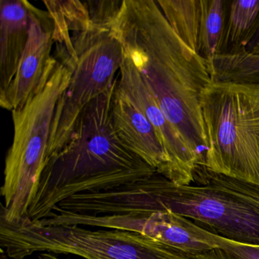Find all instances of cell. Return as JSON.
Wrapping results in <instances>:
<instances>
[{"label":"cell","mask_w":259,"mask_h":259,"mask_svg":"<svg viewBox=\"0 0 259 259\" xmlns=\"http://www.w3.org/2000/svg\"><path fill=\"white\" fill-rule=\"evenodd\" d=\"M110 29L169 122L204 161L201 95L212 82L207 63L172 29L154 0H124Z\"/></svg>","instance_id":"1"},{"label":"cell","mask_w":259,"mask_h":259,"mask_svg":"<svg viewBox=\"0 0 259 259\" xmlns=\"http://www.w3.org/2000/svg\"><path fill=\"white\" fill-rule=\"evenodd\" d=\"M117 79L87 106L67 145L48 160L28 209L31 221L46 218L73 195L104 192L157 172L116 134L111 103Z\"/></svg>","instance_id":"2"},{"label":"cell","mask_w":259,"mask_h":259,"mask_svg":"<svg viewBox=\"0 0 259 259\" xmlns=\"http://www.w3.org/2000/svg\"><path fill=\"white\" fill-rule=\"evenodd\" d=\"M55 59V58H54ZM71 70L57 59L25 105L12 112L14 137L6 157L1 219L16 223L28 214L48 159L56 107Z\"/></svg>","instance_id":"3"},{"label":"cell","mask_w":259,"mask_h":259,"mask_svg":"<svg viewBox=\"0 0 259 259\" xmlns=\"http://www.w3.org/2000/svg\"><path fill=\"white\" fill-rule=\"evenodd\" d=\"M160 212L192 220L207 231L259 245V186L198 164L193 183L177 185L159 175Z\"/></svg>","instance_id":"4"},{"label":"cell","mask_w":259,"mask_h":259,"mask_svg":"<svg viewBox=\"0 0 259 259\" xmlns=\"http://www.w3.org/2000/svg\"><path fill=\"white\" fill-rule=\"evenodd\" d=\"M202 165L259 186V86L211 82L201 95Z\"/></svg>","instance_id":"5"},{"label":"cell","mask_w":259,"mask_h":259,"mask_svg":"<svg viewBox=\"0 0 259 259\" xmlns=\"http://www.w3.org/2000/svg\"><path fill=\"white\" fill-rule=\"evenodd\" d=\"M0 246L13 259L42 252L84 259H198L196 254L133 232L78 225L42 226L27 216L16 223L0 220Z\"/></svg>","instance_id":"6"},{"label":"cell","mask_w":259,"mask_h":259,"mask_svg":"<svg viewBox=\"0 0 259 259\" xmlns=\"http://www.w3.org/2000/svg\"><path fill=\"white\" fill-rule=\"evenodd\" d=\"M70 38V49L55 47L53 54L67 65L71 77L56 107L48 162L67 145L87 106L113 87L125 58L123 48L110 28L94 25L72 33Z\"/></svg>","instance_id":"7"},{"label":"cell","mask_w":259,"mask_h":259,"mask_svg":"<svg viewBox=\"0 0 259 259\" xmlns=\"http://www.w3.org/2000/svg\"><path fill=\"white\" fill-rule=\"evenodd\" d=\"M117 81L118 85L134 101L152 124L170 162L174 183L177 185L193 183L194 169L197 165L202 163V160L169 122L147 87L140 72L125 54Z\"/></svg>","instance_id":"8"},{"label":"cell","mask_w":259,"mask_h":259,"mask_svg":"<svg viewBox=\"0 0 259 259\" xmlns=\"http://www.w3.org/2000/svg\"><path fill=\"white\" fill-rule=\"evenodd\" d=\"M29 37L16 75L0 95V105L13 112L25 105L36 92L54 63V24L48 12L30 3Z\"/></svg>","instance_id":"9"},{"label":"cell","mask_w":259,"mask_h":259,"mask_svg":"<svg viewBox=\"0 0 259 259\" xmlns=\"http://www.w3.org/2000/svg\"><path fill=\"white\" fill-rule=\"evenodd\" d=\"M111 115L113 126L121 142L158 174L174 183L170 162L152 124L134 101L118 85V81L112 98Z\"/></svg>","instance_id":"10"},{"label":"cell","mask_w":259,"mask_h":259,"mask_svg":"<svg viewBox=\"0 0 259 259\" xmlns=\"http://www.w3.org/2000/svg\"><path fill=\"white\" fill-rule=\"evenodd\" d=\"M30 2L0 1V95L16 75L29 37Z\"/></svg>","instance_id":"11"},{"label":"cell","mask_w":259,"mask_h":259,"mask_svg":"<svg viewBox=\"0 0 259 259\" xmlns=\"http://www.w3.org/2000/svg\"><path fill=\"white\" fill-rule=\"evenodd\" d=\"M259 26V0H233L220 55L244 52Z\"/></svg>","instance_id":"12"},{"label":"cell","mask_w":259,"mask_h":259,"mask_svg":"<svg viewBox=\"0 0 259 259\" xmlns=\"http://www.w3.org/2000/svg\"><path fill=\"white\" fill-rule=\"evenodd\" d=\"M230 2L201 0V26L196 54L205 62L221 54Z\"/></svg>","instance_id":"13"},{"label":"cell","mask_w":259,"mask_h":259,"mask_svg":"<svg viewBox=\"0 0 259 259\" xmlns=\"http://www.w3.org/2000/svg\"><path fill=\"white\" fill-rule=\"evenodd\" d=\"M206 63L212 82L259 86V55L244 51L216 56Z\"/></svg>","instance_id":"14"},{"label":"cell","mask_w":259,"mask_h":259,"mask_svg":"<svg viewBox=\"0 0 259 259\" xmlns=\"http://www.w3.org/2000/svg\"><path fill=\"white\" fill-rule=\"evenodd\" d=\"M156 2L177 36L196 53L201 26V0H158Z\"/></svg>","instance_id":"15"},{"label":"cell","mask_w":259,"mask_h":259,"mask_svg":"<svg viewBox=\"0 0 259 259\" xmlns=\"http://www.w3.org/2000/svg\"><path fill=\"white\" fill-rule=\"evenodd\" d=\"M54 24L55 44L70 39V34L84 31L94 26L86 1H44Z\"/></svg>","instance_id":"16"},{"label":"cell","mask_w":259,"mask_h":259,"mask_svg":"<svg viewBox=\"0 0 259 259\" xmlns=\"http://www.w3.org/2000/svg\"><path fill=\"white\" fill-rule=\"evenodd\" d=\"M124 0L86 1L93 25L100 28H110Z\"/></svg>","instance_id":"17"},{"label":"cell","mask_w":259,"mask_h":259,"mask_svg":"<svg viewBox=\"0 0 259 259\" xmlns=\"http://www.w3.org/2000/svg\"><path fill=\"white\" fill-rule=\"evenodd\" d=\"M209 238L216 248H221L238 259H259V245L242 243L209 232Z\"/></svg>","instance_id":"18"},{"label":"cell","mask_w":259,"mask_h":259,"mask_svg":"<svg viewBox=\"0 0 259 259\" xmlns=\"http://www.w3.org/2000/svg\"><path fill=\"white\" fill-rule=\"evenodd\" d=\"M198 259H238L230 253L221 249L215 248L211 251L203 254H198Z\"/></svg>","instance_id":"19"},{"label":"cell","mask_w":259,"mask_h":259,"mask_svg":"<svg viewBox=\"0 0 259 259\" xmlns=\"http://www.w3.org/2000/svg\"><path fill=\"white\" fill-rule=\"evenodd\" d=\"M245 52L248 54L259 55V26L256 31L255 34L251 39L245 50Z\"/></svg>","instance_id":"20"},{"label":"cell","mask_w":259,"mask_h":259,"mask_svg":"<svg viewBox=\"0 0 259 259\" xmlns=\"http://www.w3.org/2000/svg\"><path fill=\"white\" fill-rule=\"evenodd\" d=\"M38 259H70L63 258V257H58L57 254L51 252H42L39 253Z\"/></svg>","instance_id":"21"}]
</instances>
